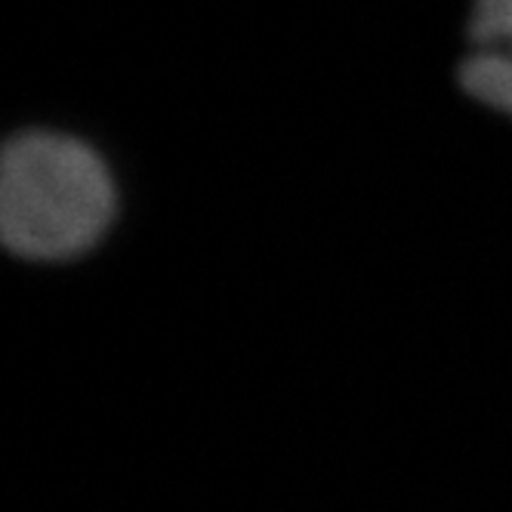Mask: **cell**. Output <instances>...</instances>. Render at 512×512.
<instances>
[{"instance_id": "obj_1", "label": "cell", "mask_w": 512, "mask_h": 512, "mask_svg": "<svg viewBox=\"0 0 512 512\" xmlns=\"http://www.w3.org/2000/svg\"><path fill=\"white\" fill-rule=\"evenodd\" d=\"M124 219V170L71 124L31 121L0 145V241L31 266L96 253Z\"/></svg>"}, {"instance_id": "obj_2", "label": "cell", "mask_w": 512, "mask_h": 512, "mask_svg": "<svg viewBox=\"0 0 512 512\" xmlns=\"http://www.w3.org/2000/svg\"><path fill=\"white\" fill-rule=\"evenodd\" d=\"M451 87L475 112L512 124V0H466Z\"/></svg>"}]
</instances>
